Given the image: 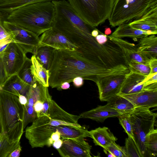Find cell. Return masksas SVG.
Wrapping results in <instances>:
<instances>
[{"instance_id":"51","label":"cell","mask_w":157,"mask_h":157,"mask_svg":"<svg viewBox=\"0 0 157 157\" xmlns=\"http://www.w3.org/2000/svg\"><path fill=\"white\" fill-rule=\"evenodd\" d=\"M112 31L110 28H106L105 29L104 33L105 35H108L111 34Z\"/></svg>"},{"instance_id":"24","label":"cell","mask_w":157,"mask_h":157,"mask_svg":"<svg viewBox=\"0 0 157 157\" xmlns=\"http://www.w3.org/2000/svg\"><path fill=\"white\" fill-rule=\"evenodd\" d=\"M56 0H0V18H4L12 11L35 3Z\"/></svg>"},{"instance_id":"49","label":"cell","mask_w":157,"mask_h":157,"mask_svg":"<svg viewBox=\"0 0 157 157\" xmlns=\"http://www.w3.org/2000/svg\"><path fill=\"white\" fill-rule=\"evenodd\" d=\"M70 85L69 82H65L63 83L61 85L60 88L61 89L66 90L69 89Z\"/></svg>"},{"instance_id":"36","label":"cell","mask_w":157,"mask_h":157,"mask_svg":"<svg viewBox=\"0 0 157 157\" xmlns=\"http://www.w3.org/2000/svg\"><path fill=\"white\" fill-rule=\"evenodd\" d=\"M105 150L112 153L115 157H127L124 147L117 144L115 142L112 143Z\"/></svg>"},{"instance_id":"44","label":"cell","mask_w":157,"mask_h":157,"mask_svg":"<svg viewBox=\"0 0 157 157\" xmlns=\"http://www.w3.org/2000/svg\"><path fill=\"white\" fill-rule=\"evenodd\" d=\"M95 38L98 43L101 45L106 43L108 39L107 36L104 34L98 35Z\"/></svg>"},{"instance_id":"15","label":"cell","mask_w":157,"mask_h":157,"mask_svg":"<svg viewBox=\"0 0 157 157\" xmlns=\"http://www.w3.org/2000/svg\"><path fill=\"white\" fill-rule=\"evenodd\" d=\"M147 76L130 71L117 95L130 94L140 92L144 89L143 81Z\"/></svg>"},{"instance_id":"26","label":"cell","mask_w":157,"mask_h":157,"mask_svg":"<svg viewBox=\"0 0 157 157\" xmlns=\"http://www.w3.org/2000/svg\"><path fill=\"white\" fill-rule=\"evenodd\" d=\"M55 49L51 46L40 43L36 47L33 54L45 69L49 70Z\"/></svg>"},{"instance_id":"9","label":"cell","mask_w":157,"mask_h":157,"mask_svg":"<svg viewBox=\"0 0 157 157\" xmlns=\"http://www.w3.org/2000/svg\"><path fill=\"white\" fill-rule=\"evenodd\" d=\"M26 54L17 43L12 42L8 44L1 54L9 77L17 73L25 62L27 57Z\"/></svg>"},{"instance_id":"39","label":"cell","mask_w":157,"mask_h":157,"mask_svg":"<svg viewBox=\"0 0 157 157\" xmlns=\"http://www.w3.org/2000/svg\"><path fill=\"white\" fill-rule=\"evenodd\" d=\"M48 124L54 126L59 125H69L77 127H81L78 123H73L63 121L55 120L50 118Z\"/></svg>"},{"instance_id":"29","label":"cell","mask_w":157,"mask_h":157,"mask_svg":"<svg viewBox=\"0 0 157 157\" xmlns=\"http://www.w3.org/2000/svg\"><path fill=\"white\" fill-rule=\"evenodd\" d=\"M145 146L146 157H154L157 155V130L154 129L146 136Z\"/></svg>"},{"instance_id":"5","label":"cell","mask_w":157,"mask_h":157,"mask_svg":"<svg viewBox=\"0 0 157 157\" xmlns=\"http://www.w3.org/2000/svg\"><path fill=\"white\" fill-rule=\"evenodd\" d=\"M67 0L82 18L95 27L108 19L114 2V0Z\"/></svg>"},{"instance_id":"50","label":"cell","mask_w":157,"mask_h":157,"mask_svg":"<svg viewBox=\"0 0 157 157\" xmlns=\"http://www.w3.org/2000/svg\"><path fill=\"white\" fill-rule=\"evenodd\" d=\"M100 32L96 28L94 29L91 32V35L94 37H95L97 36Z\"/></svg>"},{"instance_id":"10","label":"cell","mask_w":157,"mask_h":157,"mask_svg":"<svg viewBox=\"0 0 157 157\" xmlns=\"http://www.w3.org/2000/svg\"><path fill=\"white\" fill-rule=\"evenodd\" d=\"M128 73L107 76L101 78L97 82L96 84L101 101H107L118 94Z\"/></svg>"},{"instance_id":"16","label":"cell","mask_w":157,"mask_h":157,"mask_svg":"<svg viewBox=\"0 0 157 157\" xmlns=\"http://www.w3.org/2000/svg\"><path fill=\"white\" fill-rule=\"evenodd\" d=\"M157 6L139 19L128 23L132 27L144 31H151L157 33Z\"/></svg>"},{"instance_id":"27","label":"cell","mask_w":157,"mask_h":157,"mask_svg":"<svg viewBox=\"0 0 157 157\" xmlns=\"http://www.w3.org/2000/svg\"><path fill=\"white\" fill-rule=\"evenodd\" d=\"M31 71L34 78L44 86L48 87L49 77V70L45 69L33 55Z\"/></svg>"},{"instance_id":"22","label":"cell","mask_w":157,"mask_h":157,"mask_svg":"<svg viewBox=\"0 0 157 157\" xmlns=\"http://www.w3.org/2000/svg\"><path fill=\"white\" fill-rule=\"evenodd\" d=\"M48 92V87L43 86L34 78L26 95L27 102L24 105L33 107L38 100L43 102Z\"/></svg>"},{"instance_id":"11","label":"cell","mask_w":157,"mask_h":157,"mask_svg":"<svg viewBox=\"0 0 157 157\" xmlns=\"http://www.w3.org/2000/svg\"><path fill=\"white\" fill-rule=\"evenodd\" d=\"M39 38L40 43L42 44L51 46L56 49L74 53L81 57L78 48L53 28L45 31Z\"/></svg>"},{"instance_id":"12","label":"cell","mask_w":157,"mask_h":157,"mask_svg":"<svg viewBox=\"0 0 157 157\" xmlns=\"http://www.w3.org/2000/svg\"><path fill=\"white\" fill-rule=\"evenodd\" d=\"M61 147L57 149L63 157H91V146L84 138L79 137L62 140Z\"/></svg>"},{"instance_id":"47","label":"cell","mask_w":157,"mask_h":157,"mask_svg":"<svg viewBox=\"0 0 157 157\" xmlns=\"http://www.w3.org/2000/svg\"><path fill=\"white\" fill-rule=\"evenodd\" d=\"M63 143V140L60 138L53 142L52 145L53 147L57 149L61 147Z\"/></svg>"},{"instance_id":"33","label":"cell","mask_w":157,"mask_h":157,"mask_svg":"<svg viewBox=\"0 0 157 157\" xmlns=\"http://www.w3.org/2000/svg\"><path fill=\"white\" fill-rule=\"evenodd\" d=\"M130 71L147 76L150 74V68L148 65L132 61L128 64Z\"/></svg>"},{"instance_id":"8","label":"cell","mask_w":157,"mask_h":157,"mask_svg":"<svg viewBox=\"0 0 157 157\" xmlns=\"http://www.w3.org/2000/svg\"><path fill=\"white\" fill-rule=\"evenodd\" d=\"M2 22L6 29L11 33L13 42L20 46L26 54H33L36 47L40 44L39 36L15 23L5 20Z\"/></svg>"},{"instance_id":"37","label":"cell","mask_w":157,"mask_h":157,"mask_svg":"<svg viewBox=\"0 0 157 157\" xmlns=\"http://www.w3.org/2000/svg\"><path fill=\"white\" fill-rule=\"evenodd\" d=\"M9 78V77L6 71L1 54L0 55V88L3 85Z\"/></svg>"},{"instance_id":"43","label":"cell","mask_w":157,"mask_h":157,"mask_svg":"<svg viewBox=\"0 0 157 157\" xmlns=\"http://www.w3.org/2000/svg\"><path fill=\"white\" fill-rule=\"evenodd\" d=\"M43 102L40 101L38 100L34 103L33 107L36 113L37 118L39 117L40 113L43 109Z\"/></svg>"},{"instance_id":"40","label":"cell","mask_w":157,"mask_h":157,"mask_svg":"<svg viewBox=\"0 0 157 157\" xmlns=\"http://www.w3.org/2000/svg\"><path fill=\"white\" fill-rule=\"evenodd\" d=\"M148 65L151 69L149 75H151L157 73V59H151L149 62Z\"/></svg>"},{"instance_id":"4","label":"cell","mask_w":157,"mask_h":157,"mask_svg":"<svg viewBox=\"0 0 157 157\" xmlns=\"http://www.w3.org/2000/svg\"><path fill=\"white\" fill-rule=\"evenodd\" d=\"M157 0H114L108 20L112 27L138 19L154 7Z\"/></svg>"},{"instance_id":"21","label":"cell","mask_w":157,"mask_h":157,"mask_svg":"<svg viewBox=\"0 0 157 157\" xmlns=\"http://www.w3.org/2000/svg\"><path fill=\"white\" fill-rule=\"evenodd\" d=\"M156 34L151 31H144L134 28L129 23H126L118 26L110 36L121 38L124 37L140 38L149 35Z\"/></svg>"},{"instance_id":"1","label":"cell","mask_w":157,"mask_h":157,"mask_svg":"<svg viewBox=\"0 0 157 157\" xmlns=\"http://www.w3.org/2000/svg\"><path fill=\"white\" fill-rule=\"evenodd\" d=\"M49 85L61 90L63 82H72L77 77L96 83L107 76L124 74V70L102 67L90 63L76 54L55 49L49 69Z\"/></svg>"},{"instance_id":"42","label":"cell","mask_w":157,"mask_h":157,"mask_svg":"<svg viewBox=\"0 0 157 157\" xmlns=\"http://www.w3.org/2000/svg\"><path fill=\"white\" fill-rule=\"evenodd\" d=\"M61 138L60 134V133L57 131L53 133L50 138L49 139L47 146L48 147H51L54 142V141L56 140Z\"/></svg>"},{"instance_id":"25","label":"cell","mask_w":157,"mask_h":157,"mask_svg":"<svg viewBox=\"0 0 157 157\" xmlns=\"http://www.w3.org/2000/svg\"><path fill=\"white\" fill-rule=\"evenodd\" d=\"M56 130L60 133L62 140L90 137L89 131L85 127H75L69 125L56 126Z\"/></svg>"},{"instance_id":"34","label":"cell","mask_w":157,"mask_h":157,"mask_svg":"<svg viewBox=\"0 0 157 157\" xmlns=\"http://www.w3.org/2000/svg\"><path fill=\"white\" fill-rule=\"evenodd\" d=\"M118 117L119 124L124 128L128 137H131L134 140L132 124L129 113L122 114Z\"/></svg>"},{"instance_id":"35","label":"cell","mask_w":157,"mask_h":157,"mask_svg":"<svg viewBox=\"0 0 157 157\" xmlns=\"http://www.w3.org/2000/svg\"><path fill=\"white\" fill-rule=\"evenodd\" d=\"M23 107V127L25 129L30 123L33 122L36 118L37 115L33 107Z\"/></svg>"},{"instance_id":"48","label":"cell","mask_w":157,"mask_h":157,"mask_svg":"<svg viewBox=\"0 0 157 157\" xmlns=\"http://www.w3.org/2000/svg\"><path fill=\"white\" fill-rule=\"evenodd\" d=\"M18 98L19 101L22 105H24L27 104V100L25 96L22 95H20L18 96Z\"/></svg>"},{"instance_id":"17","label":"cell","mask_w":157,"mask_h":157,"mask_svg":"<svg viewBox=\"0 0 157 157\" xmlns=\"http://www.w3.org/2000/svg\"><path fill=\"white\" fill-rule=\"evenodd\" d=\"M121 115L107 104L83 112L79 116L80 118L90 119L98 122H103L108 118L118 117Z\"/></svg>"},{"instance_id":"6","label":"cell","mask_w":157,"mask_h":157,"mask_svg":"<svg viewBox=\"0 0 157 157\" xmlns=\"http://www.w3.org/2000/svg\"><path fill=\"white\" fill-rule=\"evenodd\" d=\"M132 126L135 141L142 157H146L145 142L147 136L154 128L157 113L150 109L135 107L129 113Z\"/></svg>"},{"instance_id":"18","label":"cell","mask_w":157,"mask_h":157,"mask_svg":"<svg viewBox=\"0 0 157 157\" xmlns=\"http://www.w3.org/2000/svg\"><path fill=\"white\" fill-rule=\"evenodd\" d=\"M90 137L93 140L95 145L99 146L106 150L113 142H115L117 138L107 127H99L89 131Z\"/></svg>"},{"instance_id":"28","label":"cell","mask_w":157,"mask_h":157,"mask_svg":"<svg viewBox=\"0 0 157 157\" xmlns=\"http://www.w3.org/2000/svg\"><path fill=\"white\" fill-rule=\"evenodd\" d=\"M107 102V104L121 115L129 113L135 108L128 100L118 95L111 98Z\"/></svg>"},{"instance_id":"52","label":"cell","mask_w":157,"mask_h":157,"mask_svg":"<svg viewBox=\"0 0 157 157\" xmlns=\"http://www.w3.org/2000/svg\"><path fill=\"white\" fill-rule=\"evenodd\" d=\"M3 24L2 21V19L0 18V29L3 27Z\"/></svg>"},{"instance_id":"32","label":"cell","mask_w":157,"mask_h":157,"mask_svg":"<svg viewBox=\"0 0 157 157\" xmlns=\"http://www.w3.org/2000/svg\"><path fill=\"white\" fill-rule=\"evenodd\" d=\"M125 144L124 147L127 157H142L138 147L132 138L129 137L126 138Z\"/></svg>"},{"instance_id":"41","label":"cell","mask_w":157,"mask_h":157,"mask_svg":"<svg viewBox=\"0 0 157 157\" xmlns=\"http://www.w3.org/2000/svg\"><path fill=\"white\" fill-rule=\"evenodd\" d=\"M143 82L144 87L148 85L157 82V73L151 75H148Z\"/></svg>"},{"instance_id":"19","label":"cell","mask_w":157,"mask_h":157,"mask_svg":"<svg viewBox=\"0 0 157 157\" xmlns=\"http://www.w3.org/2000/svg\"><path fill=\"white\" fill-rule=\"evenodd\" d=\"M30 86L16 74L9 77L0 88L6 92L18 97L20 95L25 96Z\"/></svg>"},{"instance_id":"3","label":"cell","mask_w":157,"mask_h":157,"mask_svg":"<svg viewBox=\"0 0 157 157\" xmlns=\"http://www.w3.org/2000/svg\"><path fill=\"white\" fill-rule=\"evenodd\" d=\"M23 107L18 97L0 88V131L10 143L20 140L24 132Z\"/></svg>"},{"instance_id":"7","label":"cell","mask_w":157,"mask_h":157,"mask_svg":"<svg viewBox=\"0 0 157 157\" xmlns=\"http://www.w3.org/2000/svg\"><path fill=\"white\" fill-rule=\"evenodd\" d=\"M49 120L47 116L36 118L25 129V137L32 148L47 146L51 136L56 131V126L48 124Z\"/></svg>"},{"instance_id":"45","label":"cell","mask_w":157,"mask_h":157,"mask_svg":"<svg viewBox=\"0 0 157 157\" xmlns=\"http://www.w3.org/2000/svg\"><path fill=\"white\" fill-rule=\"evenodd\" d=\"M83 79L81 77H78L75 78L72 81L74 85L76 87H79L83 84Z\"/></svg>"},{"instance_id":"30","label":"cell","mask_w":157,"mask_h":157,"mask_svg":"<svg viewBox=\"0 0 157 157\" xmlns=\"http://www.w3.org/2000/svg\"><path fill=\"white\" fill-rule=\"evenodd\" d=\"M31 59L26 57L23 66L17 74L22 80L30 86L32 84L34 80L31 71Z\"/></svg>"},{"instance_id":"23","label":"cell","mask_w":157,"mask_h":157,"mask_svg":"<svg viewBox=\"0 0 157 157\" xmlns=\"http://www.w3.org/2000/svg\"><path fill=\"white\" fill-rule=\"evenodd\" d=\"M48 116L53 119L78 123L79 115L70 114L63 110L52 99L50 101Z\"/></svg>"},{"instance_id":"20","label":"cell","mask_w":157,"mask_h":157,"mask_svg":"<svg viewBox=\"0 0 157 157\" xmlns=\"http://www.w3.org/2000/svg\"><path fill=\"white\" fill-rule=\"evenodd\" d=\"M137 51L142 56L151 59H157V37L155 34L140 38Z\"/></svg>"},{"instance_id":"31","label":"cell","mask_w":157,"mask_h":157,"mask_svg":"<svg viewBox=\"0 0 157 157\" xmlns=\"http://www.w3.org/2000/svg\"><path fill=\"white\" fill-rule=\"evenodd\" d=\"M20 145V141L10 143L6 137L0 133V157H8L9 155Z\"/></svg>"},{"instance_id":"14","label":"cell","mask_w":157,"mask_h":157,"mask_svg":"<svg viewBox=\"0 0 157 157\" xmlns=\"http://www.w3.org/2000/svg\"><path fill=\"white\" fill-rule=\"evenodd\" d=\"M107 37L116 43L121 50L126 64L131 61H136L148 65L150 59L142 56L137 51V48L133 43L121 38L107 36Z\"/></svg>"},{"instance_id":"38","label":"cell","mask_w":157,"mask_h":157,"mask_svg":"<svg viewBox=\"0 0 157 157\" xmlns=\"http://www.w3.org/2000/svg\"><path fill=\"white\" fill-rule=\"evenodd\" d=\"M52 99V96L50 95L48 92L46 97L43 102V108L40 113L39 117L46 116H48L50 102Z\"/></svg>"},{"instance_id":"2","label":"cell","mask_w":157,"mask_h":157,"mask_svg":"<svg viewBox=\"0 0 157 157\" xmlns=\"http://www.w3.org/2000/svg\"><path fill=\"white\" fill-rule=\"evenodd\" d=\"M55 15L53 3L47 1L25 6L12 11L4 18L5 20L15 23L39 36L53 27Z\"/></svg>"},{"instance_id":"46","label":"cell","mask_w":157,"mask_h":157,"mask_svg":"<svg viewBox=\"0 0 157 157\" xmlns=\"http://www.w3.org/2000/svg\"><path fill=\"white\" fill-rule=\"evenodd\" d=\"M22 150L21 145L14 150L8 156V157H19Z\"/></svg>"},{"instance_id":"13","label":"cell","mask_w":157,"mask_h":157,"mask_svg":"<svg viewBox=\"0 0 157 157\" xmlns=\"http://www.w3.org/2000/svg\"><path fill=\"white\" fill-rule=\"evenodd\" d=\"M120 95L128 100L135 107L150 109L157 106V88H148L136 93Z\"/></svg>"}]
</instances>
